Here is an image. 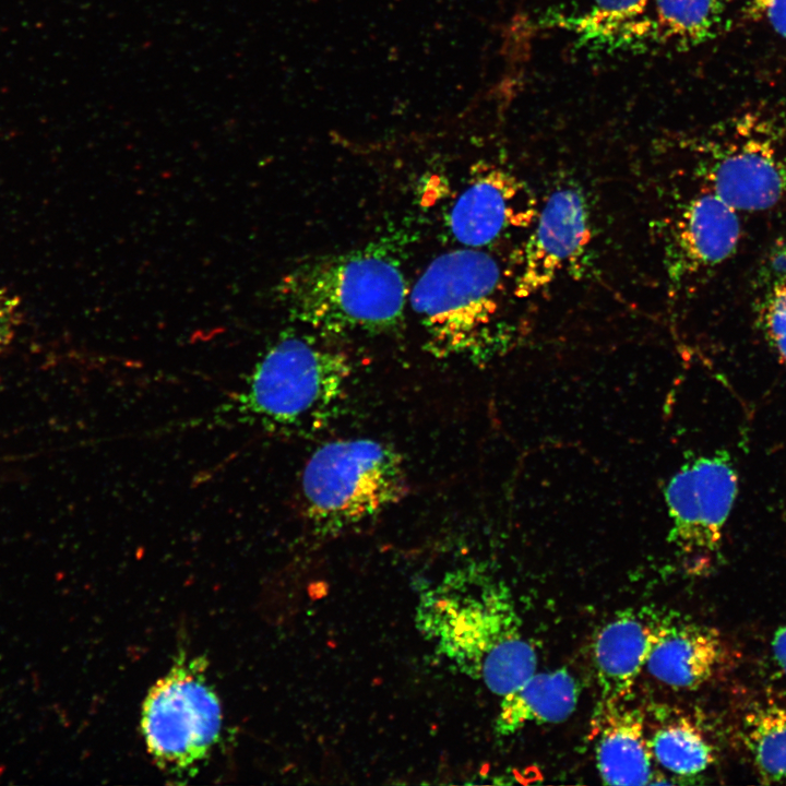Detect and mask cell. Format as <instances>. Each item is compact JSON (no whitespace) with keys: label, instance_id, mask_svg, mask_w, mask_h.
<instances>
[{"label":"cell","instance_id":"8fae6325","mask_svg":"<svg viewBox=\"0 0 786 786\" xmlns=\"http://www.w3.org/2000/svg\"><path fill=\"white\" fill-rule=\"evenodd\" d=\"M737 212L708 189L682 206L669 225L664 249L671 282L679 283L733 254L740 238Z\"/></svg>","mask_w":786,"mask_h":786},{"label":"cell","instance_id":"9c48e42d","mask_svg":"<svg viewBox=\"0 0 786 786\" xmlns=\"http://www.w3.org/2000/svg\"><path fill=\"white\" fill-rule=\"evenodd\" d=\"M533 229L521 249L514 294L527 298L549 286L591 240L590 213L580 188L560 184L538 211Z\"/></svg>","mask_w":786,"mask_h":786},{"label":"cell","instance_id":"ac0fdd59","mask_svg":"<svg viewBox=\"0 0 786 786\" xmlns=\"http://www.w3.org/2000/svg\"><path fill=\"white\" fill-rule=\"evenodd\" d=\"M648 742L653 758L677 775H698L714 760L712 746L699 727L687 718L660 726Z\"/></svg>","mask_w":786,"mask_h":786},{"label":"cell","instance_id":"603a6c76","mask_svg":"<svg viewBox=\"0 0 786 786\" xmlns=\"http://www.w3.org/2000/svg\"><path fill=\"white\" fill-rule=\"evenodd\" d=\"M765 271L771 285L786 281V243H776L769 254Z\"/></svg>","mask_w":786,"mask_h":786},{"label":"cell","instance_id":"5b68a950","mask_svg":"<svg viewBox=\"0 0 786 786\" xmlns=\"http://www.w3.org/2000/svg\"><path fill=\"white\" fill-rule=\"evenodd\" d=\"M204 656L180 652L169 670L148 690L141 733L159 770L176 778L193 776L217 745L223 714L207 679Z\"/></svg>","mask_w":786,"mask_h":786},{"label":"cell","instance_id":"cb8c5ba5","mask_svg":"<svg viewBox=\"0 0 786 786\" xmlns=\"http://www.w3.org/2000/svg\"><path fill=\"white\" fill-rule=\"evenodd\" d=\"M771 646L774 662L786 677V626L774 632Z\"/></svg>","mask_w":786,"mask_h":786},{"label":"cell","instance_id":"2e32d148","mask_svg":"<svg viewBox=\"0 0 786 786\" xmlns=\"http://www.w3.org/2000/svg\"><path fill=\"white\" fill-rule=\"evenodd\" d=\"M654 35L691 47L712 38L720 25L724 0H651Z\"/></svg>","mask_w":786,"mask_h":786},{"label":"cell","instance_id":"6da1fadb","mask_svg":"<svg viewBox=\"0 0 786 786\" xmlns=\"http://www.w3.org/2000/svg\"><path fill=\"white\" fill-rule=\"evenodd\" d=\"M415 619L439 655L499 696L536 672V650L510 595L472 568L449 572L424 591Z\"/></svg>","mask_w":786,"mask_h":786},{"label":"cell","instance_id":"7c38bea8","mask_svg":"<svg viewBox=\"0 0 786 786\" xmlns=\"http://www.w3.org/2000/svg\"><path fill=\"white\" fill-rule=\"evenodd\" d=\"M658 627L624 611L597 632L593 657L599 688L598 707L626 703L656 642Z\"/></svg>","mask_w":786,"mask_h":786},{"label":"cell","instance_id":"ba28073f","mask_svg":"<svg viewBox=\"0 0 786 786\" xmlns=\"http://www.w3.org/2000/svg\"><path fill=\"white\" fill-rule=\"evenodd\" d=\"M537 214V200L528 183L504 167L479 165L452 204L446 226L456 242L479 249L532 227Z\"/></svg>","mask_w":786,"mask_h":786},{"label":"cell","instance_id":"4fadbf2b","mask_svg":"<svg viewBox=\"0 0 786 786\" xmlns=\"http://www.w3.org/2000/svg\"><path fill=\"white\" fill-rule=\"evenodd\" d=\"M724 659V641L715 629L682 622L658 627L646 666L660 682L694 690L715 676Z\"/></svg>","mask_w":786,"mask_h":786},{"label":"cell","instance_id":"d6986e66","mask_svg":"<svg viewBox=\"0 0 786 786\" xmlns=\"http://www.w3.org/2000/svg\"><path fill=\"white\" fill-rule=\"evenodd\" d=\"M760 321L766 340L786 365V281L770 286Z\"/></svg>","mask_w":786,"mask_h":786},{"label":"cell","instance_id":"7402d4cb","mask_svg":"<svg viewBox=\"0 0 786 786\" xmlns=\"http://www.w3.org/2000/svg\"><path fill=\"white\" fill-rule=\"evenodd\" d=\"M20 323L19 300L0 289V354L13 340Z\"/></svg>","mask_w":786,"mask_h":786},{"label":"cell","instance_id":"30bf717a","mask_svg":"<svg viewBox=\"0 0 786 786\" xmlns=\"http://www.w3.org/2000/svg\"><path fill=\"white\" fill-rule=\"evenodd\" d=\"M702 168L707 189L737 211L771 209L786 193V157L769 134L718 146Z\"/></svg>","mask_w":786,"mask_h":786},{"label":"cell","instance_id":"ffe728a7","mask_svg":"<svg viewBox=\"0 0 786 786\" xmlns=\"http://www.w3.org/2000/svg\"><path fill=\"white\" fill-rule=\"evenodd\" d=\"M591 13L607 21L620 23H641L648 21L646 11L651 0H593Z\"/></svg>","mask_w":786,"mask_h":786},{"label":"cell","instance_id":"3957f363","mask_svg":"<svg viewBox=\"0 0 786 786\" xmlns=\"http://www.w3.org/2000/svg\"><path fill=\"white\" fill-rule=\"evenodd\" d=\"M407 491L402 456L371 439L321 445L301 477L306 514L314 531L334 535L382 512Z\"/></svg>","mask_w":786,"mask_h":786},{"label":"cell","instance_id":"9a60e30c","mask_svg":"<svg viewBox=\"0 0 786 786\" xmlns=\"http://www.w3.org/2000/svg\"><path fill=\"white\" fill-rule=\"evenodd\" d=\"M579 695V684L567 669L535 672L501 696L496 734L505 737L529 724L561 723L574 712Z\"/></svg>","mask_w":786,"mask_h":786},{"label":"cell","instance_id":"277c9868","mask_svg":"<svg viewBox=\"0 0 786 786\" xmlns=\"http://www.w3.org/2000/svg\"><path fill=\"white\" fill-rule=\"evenodd\" d=\"M350 372L344 354L285 336L258 361L236 404L240 413L272 427L318 428L341 402Z\"/></svg>","mask_w":786,"mask_h":786},{"label":"cell","instance_id":"52a82bcc","mask_svg":"<svg viewBox=\"0 0 786 786\" xmlns=\"http://www.w3.org/2000/svg\"><path fill=\"white\" fill-rule=\"evenodd\" d=\"M737 493L738 474L726 451L684 462L665 487L669 540L686 555L716 552Z\"/></svg>","mask_w":786,"mask_h":786},{"label":"cell","instance_id":"e0dca14e","mask_svg":"<svg viewBox=\"0 0 786 786\" xmlns=\"http://www.w3.org/2000/svg\"><path fill=\"white\" fill-rule=\"evenodd\" d=\"M743 736L761 777L786 783V706L765 705L748 714Z\"/></svg>","mask_w":786,"mask_h":786},{"label":"cell","instance_id":"8992f818","mask_svg":"<svg viewBox=\"0 0 786 786\" xmlns=\"http://www.w3.org/2000/svg\"><path fill=\"white\" fill-rule=\"evenodd\" d=\"M501 271L477 248L440 254L426 267L408 295L429 344L441 354L472 350L500 307Z\"/></svg>","mask_w":786,"mask_h":786},{"label":"cell","instance_id":"44dd1931","mask_svg":"<svg viewBox=\"0 0 786 786\" xmlns=\"http://www.w3.org/2000/svg\"><path fill=\"white\" fill-rule=\"evenodd\" d=\"M746 10L751 17L765 21L786 39V0H747Z\"/></svg>","mask_w":786,"mask_h":786},{"label":"cell","instance_id":"7a4b0ae2","mask_svg":"<svg viewBox=\"0 0 786 786\" xmlns=\"http://www.w3.org/2000/svg\"><path fill=\"white\" fill-rule=\"evenodd\" d=\"M408 295L400 262L376 245L299 264L277 287L290 314L332 335L394 329Z\"/></svg>","mask_w":786,"mask_h":786},{"label":"cell","instance_id":"5bb4252c","mask_svg":"<svg viewBox=\"0 0 786 786\" xmlns=\"http://www.w3.org/2000/svg\"><path fill=\"white\" fill-rule=\"evenodd\" d=\"M595 758L605 784L645 785L651 782L653 755L643 714L626 703L598 707L595 715Z\"/></svg>","mask_w":786,"mask_h":786}]
</instances>
